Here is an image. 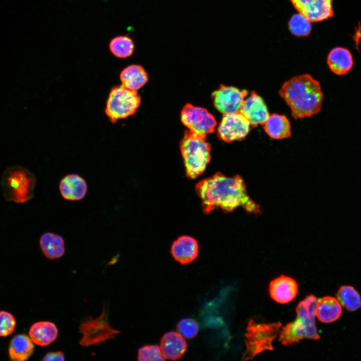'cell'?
I'll return each instance as SVG.
<instances>
[{"label": "cell", "mask_w": 361, "mask_h": 361, "mask_svg": "<svg viewBox=\"0 0 361 361\" xmlns=\"http://www.w3.org/2000/svg\"><path fill=\"white\" fill-rule=\"evenodd\" d=\"M29 334L34 343L41 346H46L56 339L58 330L54 323L48 321H41L32 324Z\"/></svg>", "instance_id": "ac0fdd59"}, {"label": "cell", "mask_w": 361, "mask_h": 361, "mask_svg": "<svg viewBox=\"0 0 361 361\" xmlns=\"http://www.w3.org/2000/svg\"><path fill=\"white\" fill-rule=\"evenodd\" d=\"M177 330L184 337L188 339L194 338L199 332L197 323L191 318H184L176 325Z\"/></svg>", "instance_id": "f1b7e54d"}, {"label": "cell", "mask_w": 361, "mask_h": 361, "mask_svg": "<svg viewBox=\"0 0 361 361\" xmlns=\"http://www.w3.org/2000/svg\"><path fill=\"white\" fill-rule=\"evenodd\" d=\"M34 348V343L30 337L25 334H17L10 342V358L13 361L26 360L33 353Z\"/></svg>", "instance_id": "44dd1931"}, {"label": "cell", "mask_w": 361, "mask_h": 361, "mask_svg": "<svg viewBox=\"0 0 361 361\" xmlns=\"http://www.w3.org/2000/svg\"><path fill=\"white\" fill-rule=\"evenodd\" d=\"M40 246L46 257L51 260L61 258L65 252L64 239L54 233H44L40 239Z\"/></svg>", "instance_id": "7402d4cb"}, {"label": "cell", "mask_w": 361, "mask_h": 361, "mask_svg": "<svg viewBox=\"0 0 361 361\" xmlns=\"http://www.w3.org/2000/svg\"><path fill=\"white\" fill-rule=\"evenodd\" d=\"M250 130V124L240 112L226 114L218 128V135L222 140L231 142L244 139Z\"/></svg>", "instance_id": "8fae6325"}, {"label": "cell", "mask_w": 361, "mask_h": 361, "mask_svg": "<svg viewBox=\"0 0 361 361\" xmlns=\"http://www.w3.org/2000/svg\"><path fill=\"white\" fill-rule=\"evenodd\" d=\"M16 321L14 315L6 311H0V337L11 334L16 327Z\"/></svg>", "instance_id": "f546056e"}, {"label": "cell", "mask_w": 361, "mask_h": 361, "mask_svg": "<svg viewBox=\"0 0 361 361\" xmlns=\"http://www.w3.org/2000/svg\"><path fill=\"white\" fill-rule=\"evenodd\" d=\"M295 119L318 113L323 98L320 83L309 74L294 76L286 81L279 91Z\"/></svg>", "instance_id": "7a4b0ae2"}, {"label": "cell", "mask_w": 361, "mask_h": 361, "mask_svg": "<svg viewBox=\"0 0 361 361\" xmlns=\"http://www.w3.org/2000/svg\"><path fill=\"white\" fill-rule=\"evenodd\" d=\"M104 309L98 317L95 319L88 317L81 321L79 328L83 334L80 341L81 345L88 346L99 344L106 340L114 338V335L119 332L110 325Z\"/></svg>", "instance_id": "ba28073f"}, {"label": "cell", "mask_w": 361, "mask_h": 361, "mask_svg": "<svg viewBox=\"0 0 361 361\" xmlns=\"http://www.w3.org/2000/svg\"><path fill=\"white\" fill-rule=\"evenodd\" d=\"M87 184L80 175L72 173L64 176L59 184V190L63 198L68 201H79L87 192Z\"/></svg>", "instance_id": "2e32d148"}, {"label": "cell", "mask_w": 361, "mask_h": 361, "mask_svg": "<svg viewBox=\"0 0 361 361\" xmlns=\"http://www.w3.org/2000/svg\"><path fill=\"white\" fill-rule=\"evenodd\" d=\"M43 361L65 360V355L63 352L60 351L48 352L43 357Z\"/></svg>", "instance_id": "4dcf8cb0"}, {"label": "cell", "mask_w": 361, "mask_h": 361, "mask_svg": "<svg viewBox=\"0 0 361 361\" xmlns=\"http://www.w3.org/2000/svg\"><path fill=\"white\" fill-rule=\"evenodd\" d=\"M316 316L318 319L325 323L334 322L342 314V307L336 298L324 296L317 302Z\"/></svg>", "instance_id": "ffe728a7"}, {"label": "cell", "mask_w": 361, "mask_h": 361, "mask_svg": "<svg viewBox=\"0 0 361 361\" xmlns=\"http://www.w3.org/2000/svg\"><path fill=\"white\" fill-rule=\"evenodd\" d=\"M171 254L173 258L182 265L194 261L199 254V244L194 238L188 236L178 237L172 243Z\"/></svg>", "instance_id": "9a60e30c"}, {"label": "cell", "mask_w": 361, "mask_h": 361, "mask_svg": "<svg viewBox=\"0 0 361 361\" xmlns=\"http://www.w3.org/2000/svg\"><path fill=\"white\" fill-rule=\"evenodd\" d=\"M247 94L246 89L241 90L235 87L221 85L212 96L216 109L226 115L240 112Z\"/></svg>", "instance_id": "30bf717a"}, {"label": "cell", "mask_w": 361, "mask_h": 361, "mask_svg": "<svg viewBox=\"0 0 361 361\" xmlns=\"http://www.w3.org/2000/svg\"><path fill=\"white\" fill-rule=\"evenodd\" d=\"M140 103L135 90L122 86L112 88L106 102L105 112L112 123L134 114Z\"/></svg>", "instance_id": "52a82bcc"}, {"label": "cell", "mask_w": 361, "mask_h": 361, "mask_svg": "<svg viewBox=\"0 0 361 361\" xmlns=\"http://www.w3.org/2000/svg\"><path fill=\"white\" fill-rule=\"evenodd\" d=\"M120 79L123 86L136 91L147 82L148 77L143 67L132 64L122 70L120 74Z\"/></svg>", "instance_id": "603a6c76"}, {"label": "cell", "mask_w": 361, "mask_h": 361, "mask_svg": "<svg viewBox=\"0 0 361 361\" xmlns=\"http://www.w3.org/2000/svg\"><path fill=\"white\" fill-rule=\"evenodd\" d=\"M297 291L298 286L295 280L284 275L275 278L269 285L271 297L281 304L292 301L296 297Z\"/></svg>", "instance_id": "5bb4252c"}, {"label": "cell", "mask_w": 361, "mask_h": 361, "mask_svg": "<svg viewBox=\"0 0 361 361\" xmlns=\"http://www.w3.org/2000/svg\"><path fill=\"white\" fill-rule=\"evenodd\" d=\"M181 120L189 130L206 136L215 131L216 120L205 108L187 104L181 111Z\"/></svg>", "instance_id": "9c48e42d"}, {"label": "cell", "mask_w": 361, "mask_h": 361, "mask_svg": "<svg viewBox=\"0 0 361 361\" xmlns=\"http://www.w3.org/2000/svg\"><path fill=\"white\" fill-rule=\"evenodd\" d=\"M196 191L205 214L217 208L229 213L240 207L250 213L260 212L259 207L248 195L244 180L240 175L229 177L217 172L199 182Z\"/></svg>", "instance_id": "6da1fadb"}, {"label": "cell", "mask_w": 361, "mask_h": 361, "mask_svg": "<svg viewBox=\"0 0 361 361\" xmlns=\"http://www.w3.org/2000/svg\"><path fill=\"white\" fill-rule=\"evenodd\" d=\"M263 125L264 130L272 138L281 139L291 135L290 122L285 115L276 113L269 115Z\"/></svg>", "instance_id": "cb8c5ba5"}, {"label": "cell", "mask_w": 361, "mask_h": 361, "mask_svg": "<svg viewBox=\"0 0 361 361\" xmlns=\"http://www.w3.org/2000/svg\"><path fill=\"white\" fill-rule=\"evenodd\" d=\"M111 53L119 58H126L131 56L134 50L133 40L127 36H118L113 38L109 45Z\"/></svg>", "instance_id": "484cf974"}, {"label": "cell", "mask_w": 361, "mask_h": 361, "mask_svg": "<svg viewBox=\"0 0 361 361\" xmlns=\"http://www.w3.org/2000/svg\"><path fill=\"white\" fill-rule=\"evenodd\" d=\"M327 63L330 70L337 75L346 74L352 68L353 61L352 55L347 49L336 47L329 53Z\"/></svg>", "instance_id": "d6986e66"}, {"label": "cell", "mask_w": 361, "mask_h": 361, "mask_svg": "<svg viewBox=\"0 0 361 361\" xmlns=\"http://www.w3.org/2000/svg\"><path fill=\"white\" fill-rule=\"evenodd\" d=\"M240 112L253 127L263 125L269 116L264 100L254 91L251 92L249 97L244 99Z\"/></svg>", "instance_id": "4fadbf2b"}, {"label": "cell", "mask_w": 361, "mask_h": 361, "mask_svg": "<svg viewBox=\"0 0 361 361\" xmlns=\"http://www.w3.org/2000/svg\"><path fill=\"white\" fill-rule=\"evenodd\" d=\"M299 14L310 22H316L332 17V0H290Z\"/></svg>", "instance_id": "7c38bea8"}, {"label": "cell", "mask_w": 361, "mask_h": 361, "mask_svg": "<svg viewBox=\"0 0 361 361\" xmlns=\"http://www.w3.org/2000/svg\"><path fill=\"white\" fill-rule=\"evenodd\" d=\"M138 360L163 361L166 359L162 355L159 346L157 345H145L138 350Z\"/></svg>", "instance_id": "83f0119b"}, {"label": "cell", "mask_w": 361, "mask_h": 361, "mask_svg": "<svg viewBox=\"0 0 361 361\" xmlns=\"http://www.w3.org/2000/svg\"><path fill=\"white\" fill-rule=\"evenodd\" d=\"M290 32L297 37L308 36L311 31L310 21L300 14L293 15L289 22Z\"/></svg>", "instance_id": "4316f807"}, {"label": "cell", "mask_w": 361, "mask_h": 361, "mask_svg": "<svg viewBox=\"0 0 361 361\" xmlns=\"http://www.w3.org/2000/svg\"><path fill=\"white\" fill-rule=\"evenodd\" d=\"M1 180L7 201L24 203L33 197L36 179L27 169L17 165L10 166L4 172Z\"/></svg>", "instance_id": "5b68a950"}, {"label": "cell", "mask_w": 361, "mask_h": 361, "mask_svg": "<svg viewBox=\"0 0 361 361\" xmlns=\"http://www.w3.org/2000/svg\"><path fill=\"white\" fill-rule=\"evenodd\" d=\"M180 148L187 176L196 178L203 173L211 160V145L206 136L186 131Z\"/></svg>", "instance_id": "277c9868"}, {"label": "cell", "mask_w": 361, "mask_h": 361, "mask_svg": "<svg viewBox=\"0 0 361 361\" xmlns=\"http://www.w3.org/2000/svg\"><path fill=\"white\" fill-rule=\"evenodd\" d=\"M317 302L316 297L310 295L298 304L295 320L282 327L280 331L279 340L282 344L290 345L304 338H320L315 323Z\"/></svg>", "instance_id": "3957f363"}, {"label": "cell", "mask_w": 361, "mask_h": 361, "mask_svg": "<svg viewBox=\"0 0 361 361\" xmlns=\"http://www.w3.org/2000/svg\"><path fill=\"white\" fill-rule=\"evenodd\" d=\"M281 326L280 322L257 324L253 320H249L245 334L246 349L242 360H251L263 351L273 350L272 343Z\"/></svg>", "instance_id": "8992f818"}, {"label": "cell", "mask_w": 361, "mask_h": 361, "mask_svg": "<svg viewBox=\"0 0 361 361\" xmlns=\"http://www.w3.org/2000/svg\"><path fill=\"white\" fill-rule=\"evenodd\" d=\"M336 297L341 306L348 311H354L361 307L360 295L351 286H340L336 294Z\"/></svg>", "instance_id": "d4e9b609"}, {"label": "cell", "mask_w": 361, "mask_h": 361, "mask_svg": "<svg viewBox=\"0 0 361 361\" xmlns=\"http://www.w3.org/2000/svg\"><path fill=\"white\" fill-rule=\"evenodd\" d=\"M159 348L165 358L176 360L186 352L187 344L183 336L175 331H169L161 337Z\"/></svg>", "instance_id": "e0dca14e"}]
</instances>
